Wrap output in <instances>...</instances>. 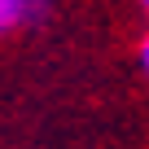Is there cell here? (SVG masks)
<instances>
[{"label":"cell","mask_w":149,"mask_h":149,"mask_svg":"<svg viewBox=\"0 0 149 149\" xmlns=\"http://www.w3.org/2000/svg\"><path fill=\"white\" fill-rule=\"evenodd\" d=\"M140 66H145V74H149V35L140 40Z\"/></svg>","instance_id":"cell-2"},{"label":"cell","mask_w":149,"mask_h":149,"mask_svg":"<svg viewBox=\"0 0 149 149\" xmlns=\"http://www.w3.org/2000/svg\"><path fill=\"white\" fill-rule=\"evenodd\" d=\"M44 13V0H0V35Z\"/></svg>","instance_id":"cell-1"},{"label":"cell","mask_w":149,"mask_h":149,"mask_svg":"<svg viewBox=\"0 0 149 149\" xmlns=\"http://www.w3.org/2000/svg\"><path fill=\"white\" fill-rule=\"evenodd\" d=\"M145 9H149V0H145Z\"/></svg>","instance_id":"cell-3"}]
</instances>
